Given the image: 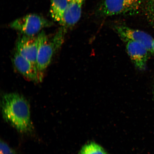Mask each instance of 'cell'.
<instances>
[{"instance_id": "6da1fadb", "label": "cell", "mask_w": 154, "mask_h": 154, "mask_svg": "<svg viewBox=\"0 0 154 154\" xmlns=\"http://www.w3.org/2000/svg\"><path fill=\"white\" fill-rule=\"evenodd\" d=\"M1 107L4 119L14 128L22 132L31 130L30 106L22 96L16 93L4 94Z\"/></svg>"}, {"instance_id": "7a4b0ae2", "label": "cell", "mask_w": 154, "mask_h": 154, "mask_svg": "<svg viewBox=\"0 0 154 154\" xmlns=\"http://www.w3.org/2000/svg\"><path fill=\"white\" fill-rule=\"evenodd\" d=\"M66 29L61 27L53 37L49 38L42 31L38 34L39 37L36 65L39 72H44L51 63L54 54L60 48L64 42Z\"/></svg>"}, {"instance_id": "3957f363", "label": "cell", "mask_w": 154, "mask_h": 154, "mask_svg": "<svg viewBox=\"0 0 154 154\" xmlns=\"http://www.w3.org/2000/svg\"><path fill=\"white\" fill-rule=\"evenodd\" d=\"M146 0H103L99 11L102 16L132 15L142 9Z\"/></svg>"}, {"instance_id": "277c9868", "label": "cell", "mask_w": 154, "mask_h": 154, "mask_svg": "<svg viewBox=\"0 0 154 154\" xmlns=\"http://www.w3.org/2000/svg\"><path fill=\"white\" fill-rule=\"evenodd\" d=\"M53 25L52 22L40 15L30 14L13 21L9 24V26L23 35L34 36L37 35L43 29Z\"/></svg>"}, {"instance_id": "5b68a950", "label": "cell", "mask_w": 154, "mask_h": 154, "mask_svg": "<svg viewBox=\"0 0 154 154\" xmlns=\"http://www.w3.org/2000/svg\"><path fill=\"white\" fill-rule=\"evenodd\" d=\"M114 29L125 43L129 41L140 42L145 46L150 53L153 54L152 44L154 40L149 34L123 25H115Z\"/></svg>"}, {"instance_id": "8992f818", "label": "cell", "mask_w": 154, "mask_h": 154, "mask_svg": "<svg viewBox=\"0 0 154 154\" xmlns=\"http://www.w3.org/2000/svg\"><path fill=\"white\" fill-rule=\"evenodd\" d=\"M15 68L25 78L35 82H41L43 74L38 70L36 65L16 51L13 59Z\"/></svg>"}, {"instance_id": "52a82bcc", "label": "cell", "mask_w": 154, "mask_h": 154, "mask_svg": "<svg viewBox=\"0 0 154 154\" xmlns=\"http://www.w3.org/2000/svg\"><path fill=\"white\" fill-rule=\"evenodd\" d=\"M39 42L38 34L34 36L23 35L17 41L16 51L36 65Z\"/></svg>"}, {"instance_id": "ba28073f", "label": "cell", "mask_w": 154, "mask_h": 154, "mask_svg": "<svg viewBox=\"0 0 154 154\" xmlns=\"http://www.w3.org/2000/svg\"><path fill=\"white\" fill-rule=\"evenodd\" d=\"M126 43L127 52L135 66L140 70H144L150 53L147 48L137 42L129 41Z\"/></svg>"}, {"instance_id": "9c48e42d", "label": "cell", "mask_w": 154, "mask_h": 154, "mask_svg": "<svg viewBox=\"0 0 154 154\" xmlns=\"http://www.w3.org/2000/svg\"><path fill=\"white\" fill-rule=\"evenodd\" d=\"M85 0H68L63 18V27L66 29L74 26L81 17L82 9Z\"/></svg>"}, {"instance_id": "30bf717a", "label": "cell", "mask_w": 154, "mask_h": 154, "mask_svg": "<svg viewBox=\"0 0 154 154\" xmlns=\"http://www.w3.org/2000/svg\"><path fill=\"white\" fill-rule=\"evenodd\" d=\"M68 0H51L50 13L53 20L61 26L66 12Z\"/></svg>"}, {"instance_id": "8fae6325", "label": "cell", "mask_w": 154, "mask_h": 154, "mask_svg": "<svg viewBox=\"0 0 154 154\" xmlns=\"http://www.w3.org/2000/svg\"><path fill=\"white\" fill-rule=\"evenodd\" d=\"M80 154H107L101 146L94 142L87 143L80 150Z\"/></svg>"}, {"instance_id": "7c38bea8", "label": "cell", "mask_w": 154, "mask_h": 154, "mask_svg": "<svg viewBox=\"0 0 154 154\" xmlns=\"http://www.w3.org/2000/svg\"><path fill=\"white\" fill-rule=\"evenodd\" d=\"M142 9L148 20L154 28V0H146Z\"/></svg>"}, {"instance_id": "4fadbf2b", "label": "cell", "mask_w": 154, "mask_h": 154, "mask_svg": "<svg viewBox=\"0 0 154 154\" xmlns=\"http://www.w3.org/2000/svg\"><path fill=\"white\" fill-rule=\"evenodd\" d=\"M0 154H16L15 151L5 143L1 140Z\"/></svg>"}, {"instance_id": "5bb4252c", "label": "cell", "mask_w": 154, "mask_h": 154, "mask_svg": "<svg viewBox=\"0 0 154 154\" xmlns=\"http://www.w3.org/2000/svg\"><path fill=\"white\" fill-rule=\"evenodd\" d=\"M152 49L153 54H154V40H153L152 44Z\"/></svg>"}, {"instance_id": "9a60e30c", "label": "cell", "mask_w": 154, "mask_h": 154, "mask_svg": "<svg viewBox=\"0 0 154 154\" xmlns=\"http://www.w3.org/2000/svg\"></svg>"}]
</instances>
